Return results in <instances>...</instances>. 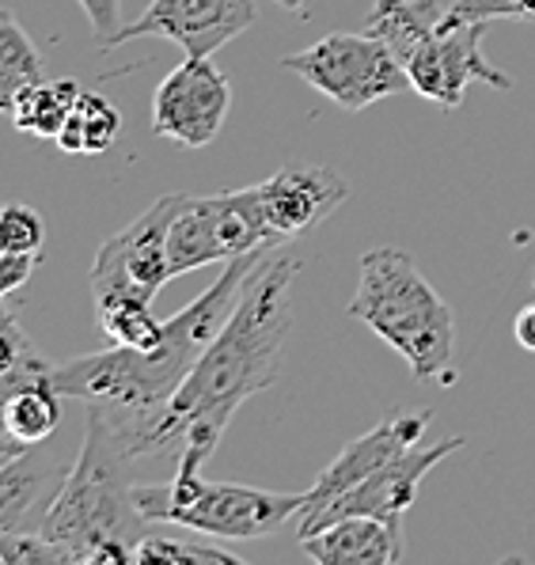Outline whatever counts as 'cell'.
Returning <instances> with one entry per match:
<instances>
[{"mask_svg":"<svg viewBox=\"0 0 535 565\" xmlns=\"http://www.w3.org/2000/svg\"><path fill=\"white\" fill-rule=\"evenodd\" d=\"M281 8H289V12H300V8H308V0H278Z\"/></svg>","mask_w":535,"mask_h":565,"instance_id":"31","label":"cell"},{"mask_svg":"<svg viewBox=\"0 0 535 565\" xmlns=\"http://www.w3.org/2000/svg\"><path fill=\"white\" fill-rule=\"evenodd\" d=\"M39 380H54V364L39 353V345L15 323V316L8 311L0 319V391L20 387V384H39Z\"/></svg>","mask_w":535,"mask_h":565,"instance_id":"23","label":"cell"},{"mask_svg":"<svg viewBox=\"0 0 535 565\" xmlns=\"http://www.w3.org/2000/svg\"><path fill=\"white\" fill-rule=\"evenodd\" d=\"M350 316L376 330L414 376L456 384V319L441 292L399 247H373L361 258V285Z\"/></svg>","mask_w":535,"mask_h":565,"instance_id":"4","label":"cell"},{"mask_svg":"<svg viewBox=\"0 0 535 565\" xmlns=\"http://www.w3.org/2000/svg\"><path fill=\"white\" fill-rule=\"evenodd\" d=\"M463 445V437H445L437 445H414L403 451L399 459H392L387 467H379L376 475H368L365 482H357L353 490L339 493L334 501H327L323 509H315L312 516L300 520V535H312L319 527L334 524L342 516H376L387 524L403 527V516L418 501L421 478L434 471L441 459L452 456Z\"/></svg>","mask_w":535,"mask_h":565,"instance_id":"10","label":"cell"},{"mask_svg":"<svg viewBox=\"0 0 535 565\" xmlns=\"http://www.w3.org/2000/svg\"><path fill=\"white\" fill-rule=\"evenodd\" d=\"M300 546L319 565H395L403 558V527L376 516H342L300 535Z\"/></svg>","mask_w":535,"mask_h":565,"instance_id":"16","label":"cell"},{"mask_svg":"<svg viewBox=\"0 0 535 565\" xmlns=\"http://www.w3.org/2000/svg\"><path fill=\"white\" fill-rule=\"evenodd\" d=\"M490 20H474L456 8H448V15L437 23V31L421 42L407 61L410 84L418 95L441 103L445 110H456L463 103V88L471 81H486L490 88L509 92V76L502 68H494L482 57V31Z\"/></svg>","mask_w":535,"mask_h":565,"instance_id":"9","label":"cell"},{"mask_svg":"<svg viewBox=\"0 0 535 565\" xmlns=\"http://www.w3.org/2000/svg\"><path fill=\"white\" fill-rule=\"evenodd\" d=\"M73 463L50 459L42 445L20 451L0 463V535L4 532H39L50 505L65 490Z\"/></svg>","mask_w":535,"mask_h":565,"instance_id":"15","label":"cell"},{"mask_svg":"<svg viewBox=\"0 0 535 565\" xmlns=\"http://www.w3.org/2000/svg\"><path fill=\"white\" fill-rule=\"evenodd\" d=\"M0 425H4V451L0 463L15 459L20 451L34 445H46L62 425V391L54 380H39V384L4 387L0 398Z\"/></svg>","mask_w":535,"mask_h":565,"instance_id":"17","label":"cell"},{"mask_svg":"<svg viewBox=\"0 0 535 565\" xmlns=\"http://www.w3.org/2000/svg\"><path fill=\"white\" fill-rule=\"evenodd\" d=\"M95 316L99 327L115 345H129V350H149L163 334V323L152 316V300L137 297H103L95 300Z\"/></svg>","mask_w":535,"mask_h":565,"instance_id":"22","label":"cell"},{"mask_svg":"<svg viewBox=\"0 0 535 565\" xmlns=\"http://www.w3.org/2000/svg\"><path fill=\"white\" fill-rule=\"evenodd\" d=\"M281 68L334 99L342 110H365L373 103L414 88L410 73L376 34H327L315 46L289 54Z\"/></svg>","mask_w":535,"mask_h":565,"instance_id":"6","label":"cell"},{"mask_svg":"<svg viewBox=\"0 0 535 565\" xmlns=\"http://www.w3.org/2000/svg\"><path fill=\"white\" fill-rule=\"evenodd\" d=\"M255 194L270 239L285 243L323 224L350 198V186L339 171L319 163H285L266 182H258Z\"/></svg>","mask_w":535,"mask_h":565,"instance_id":"13","label":"cell"},{"mask_svg":"<svg viewBox=\"0 0 535 565\" xmlns=\"http://www.w3.org/2000/svg\"><path fill=\"white\" fill-rule=\"evenodd\" d=\"M34 266H39V255H12V250H0V292L12 297L23 285L31 281Z\"/></svg>","mask_w":535,"mask_h":565,"instance_id":"29","label":"cell"},{"mask_svg":"<svg viewBox=\"0 0 535 565\" xmlns=\"http://www.w3.org/2000/svg\"><path fill=\"white\" fill-rule=\"evenodd\" d=\"M300 258L266 255L183 387L157 406L88 403L126 459H210L232 414L281 376Z\"/></svg>","mask_w":535,"mask_h":565,"instance_id":"1","label":"cell"},{"mask_svg":"<svg viewBox=\"0 0 535 565\" xmlns=\"http://www.w3.org/2000/svg\"><path fill=\"white\" fill-rule=\"evenodd\" d=\"M255 20V0H152L133 23L118 28L110 46L133 39H168L186 57H213L224 42L252 31Z\"/></svg>","mask_w":535,"mask_h":565,"instance_id":"11","label":"cell"},{"mask_svg":"<svg viewBox=\"0 0 535 565\" xmlns=\"http://www.w3.org/2000/svg\"><path fill=\"white\" fill-rule=\"evenodd\" d=\"M426 429H429V411H392L376 429L350 440V445L334 456V463L323 467V475L315 478L312 490H308V505L300 512V520L312 516L315 509H323L327 501H334L339 493L353 490L357 482H365L368 475H376L379 467L399 459L407 448L421 445Z\"/></svg>","mask_w":535,"mask_h":565,"instance_id":"14","label":"cell"},{"mask_svg":"<svg viewBox=\"0 0 535 565\" xmlns=\"http://www.w3.org/2000/svg\"><path fill=\"white\" fill-rule=\"evenodd\" d=\"M456 12L474 20H524L535 23V0H456Z\"/></svg>","mask_w":535,"mask_h":565,"instance_id":"27","label":"cell"},{"mask_svg":"<svg viewBox=\"0 0 535 565\" xmlns=\"http://www.w3.org/2000/svg\"><path fill=\"white\" fill-rule=\"evenodd\" d=\"M274 247L247 250L224 263L221 277L190 300L183 311L163 319V334L149 350L115 345L107 353H88L65 364H54V384L62 395L81 403H115V406H157L168 403L183 380L194 372L202 353L213 345L221 327L228 323L232 308L244 297L247 281Z\"/></svg>","mask_w":535,"mask_h":565,"instance_id":"2","label":"cell"},{"mask_svg":"<svg viewBox=\"0 0 535 565\" xmlns=\"http://www.w3.org/2000/svg\"><path fill=\"white\" fill-rule=\"evenodd\" d=\"M81 8L88 12V23L95 39L103 42V50L110 46V39L122 28V0H81Z\"/></svg>","mask_w":535,"mask_h":565,"instance_id":"28","label":"cell"},{"mask_svg":"<svg viewBox=\"0 0 535 565\" xmlns=\"http://www.w3.org/2000/svg\"><path fill=\"white\" fill-rule=\"evenodd\" d=\"M129 463L133 459L118 451L103 417L88 406L84 448L39 527L65 565H137V543L149 535L152 520L137 509Z\"/></svg>","mask_w":535,"mask_h":565,"instance_id":"3","label":"cell"},{"mask_svg":"<svg viewBox=\"0 0 535 565\" xmlns=\"http://www.w3.org/2000/svg\"><path fill=\"white\" fill-rule=\"evenodd\" d=\"M0 565H65L57 546H50L42 532H4L0 535Z\"/></svg>","mask_w":535,"mask_h":565,"instance_id":"26","label":"cell"},{"mask_svg":"<svg viewBox=\"0 0 535 565\" xmlns=\"http://www.w3.org/2000/svg\"><path fill=\"white\" fill-rule=\"evenodd\" d=\"M205 459L183 456L171 482H137V509L152 524H179L213 539H266L308 505L304 493L258 490L239 482H213L202 475Z\"/></svg>","mask_w":535,"mask_h":565,"instance_id":"5","label":"cell"},{"mask_svg":"<svg viewBox=\"0 0 535 565\" xmlns=\"http://www.w3.org/2000/svg\"><path fill=\"white\" fill-rule=\"evenodd\" d=\"M84 88L76 81H42L39 88L23 92L12 107V121L20 134L42 137V141H57L65 129L68 115L76 110Z\"/></svg>","mask_w":535,"mask_h":565,"instance_id":"19","label":"cell"},{"mask_svg":"<svg viewBox=\"0 0 535 565\" xmlns=\"http://www.w3.org/2000/svg\"><path fill=\"white\" fill-rule=\"evenodd\" d=\"M232 107L228 76L213 65V57H183V65L171 68L168 81L152 99V129L160 137L186 149H202L221 134Z\"/></svg>","mask_w":535,"mask_h":565,"instance_id":"12","label":"cell"},{"mask_svg":"<svg viewBox=\"0 0 535 565\" xmlns=\"http://www.w3.org/2000/svg\"><path fill=\"white\" fill-rule=\"evenodd\" d=\"M263 247H278V243L270 239L255 186L213 198L183 194L168 232V266L171 277H183L202 266L232 263V258Z\"/></svg>","mask_w":535,"mask_h":565,"instance_id":"7","label":"cell"},{"mask_svg":"<svg viewBox=\"0 0 535 565\" xmlns=\"http://www.w3.org/2000/svg\"><path fill=\"white\" fill-rule=\"evenodd\" d=\"M46 81L42 76V57L28 39V31L15 23L12 12L0 15V110L12 115L15 99L23 92L39 88Z\"/></svg>","mask_w":535,"mask_h":565,"instance_id":"21","label":"cell"},{"mask_svg":"<svg viewBox=\"0 0 535 565\" xmlns=\"http://www.w3.org/2000/svg\"><path fill=\"white\" fill-rule=\"evenodd\" d=\"M513 338L524 345V350L535 353V300L521 311V316L513 319Z\"/></svg>","mask_w":535,"mask_h":565,"instance_id":"30","label":"cell"},{"mask_svg":"<svg viewBox=\"0 0 535 565\" xmlns=\"http://www.w3.org/2000/svg\"><path fill=\"white\" fill-rule=\"evenodd\" d=\"M183 194H163L137 216L129 228L118 232L99 247L92 263V292L103 297H137L157 300V292L171 281L168 266V232Z\"/></svg>","mask_w":535,"mask_h":565,"instance_id":"8","label":"cell"},{"mask_svg":"<svg viewBox=\"0 0 535 565\" xmlns=\"http://www.w3.org/2000/svg\"><path fill=\"white\" fill-rule=\"evenodd\" d=\"M137 565H239V558L202 539L145 535L137 543Z\"/></svg>","mask_w":535,"mask_h":565,"instance_id":"24","label":"cell"},{"mask_svg":"<svg viewBox=\"0 0 535 565\" xmlns=\"http://www.w3.org/2000/svg\"><path fill=\"white\" fill-rule=\"evenodd\" d=\"M118 134H122V115L115 110V103L99 92H84L65 129L57 134V149L68 156H95L107 152L118 141Z\"/></svg>","mask_w":535,"mask_h":565,"instance_id":"20","label":"cell"},{"mask_svg":"<svg viewBox=\"0 0 535 565\" xmlns=\"http://www.w3.org/2000/svg\"><path fill=\"white\" fill-rule=\"evenodd\" d=\"M448 15V8H441L437 0H376L373 12H368V34L384 39L392 46V54L407 65L414 50L437 31Z\"/></svg>","mask_w":535,"mask_h":565,"instance_id":"18","label":"cell"},{"mask_svg":"<svg viewBox=\"0 0 535 565\" xmlns=\"http://www.w3.org/2000/svg\"><path fill=\"white\" fill-rule=\"evenodd\" d=\"M42 243H46V228H42V216L31 205H4L0 213V250H12V255H42Z\"/></svg>","mask_w":535,"mask_h":565,"instance_id":"25","label":"cell"}]
</instances>
